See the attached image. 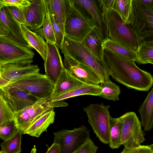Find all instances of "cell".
Instances as JSON below:
<instances>
[{"mask_svg": "<svg viewBox=\"0 0 153 153\" xmlns=\"http://www.w3.org/2000/svg\"><path fill=\"white\" fill-rule=\"evenodd\" d=\"M47 56L44 62L45 74L55 84L62 71L65 68L59 48L55 44L46 42Z\"/></svg>", "mask_w": 153, "mask_h": 153, "instance_id": "obj_17", "label": "cell"}, {"mask_svg": "<svg viewBox=\"0 0 153 153\" xmlns=\"http://www.w3.org/2000/svg\"><path fill=\"white\" fill-rule=\"evenodd\" d=\"M142 1L147 4H153V0H141Z\"/></svg>", "mask_w": 153, "mask_h": 153, "instance_id": "obj_42", "label": "cell"}, {"mask_svg": "<svg viewBox=\"0 0 153 153\" xmlns=\"http://www.w3.org/2000/svg\"><path fill=\"white\" fill-rule=\"evenodd\" d=\"M34 55L31 48L0 37V65L23 60H33Z\"/></svg>", "mask_w": 153, "mask_h": 153, "instance_id": "obj_13", "label": "cell"}, {"mask_svg": "<svg viewBox=\"0 0 153 153\" xmlns=\"http://www.w3.org/2000/svg\"><path fill=\"white\" fill-rule=\"evenodd\" d=\"M133 0H114L112 10L120 16L124 22L129 24L132 7Z\"/></svg>", "mask_w": 153, "mask_h": 153, "instance_id": "obj_29", "label": "cell"}, {"mask_svg": "<svg viewBox=\"0 0 153 153\" xmlns=\"http://www.w3.org/2000/svg\"><path fill=\"white\" fill-rule=\"evenodd\" d=\"M0 94L14 113L33 105L40 99L26 91L8 85L0 87Z\"/></svg>", "mask_w": 153, "mask_h": 153, "instance_id": "obj_15", "label": "cell"}, {"mask_svg": "<svg viewBox=\"0 0 153 153\" xmlns=\"http://www.w3.org/2000/svg\"><path fill=\"white\" fill-rule=\"evenodd\" d=\"M110 105L91 104L84 107V111L88 118V122L101 142L105 144L109 143V111Z\"/></svg>", "mask_w": 153, "mask_h": 153, "instance_id": "obj_8", "label": "cell"}, {"mask_svg": "<svg viewBox=\"0 0 153 153\" xmlns=\"http://www.w3.org/2000/svg\"><path fill=\"white\" fill-rule=\"evenodd\" d=\"M31 4L24 9L26 27L37 30L43 26L46 13L45 0H30Z\"/></svg>", "mask_w": 153, "mask_h": 153, "instance_id": "obj_18", "label": "cell"}, {"mask_svg": "<svg viewBox=\"0 0 153 153\" xmlns=\"http://www.w3.org/2000/svg\"><path fill=\"white\" fill-rule=\"evenodd\" d=\"M75 7L98 31L103 41L108 39L107 27L98 0H72Z\"/></svg>", "mask_w": 153, "mask_h": 153, "instance_id": "obj_11", "label": "cell"}, {"mask_svg": "<svg viewBox=\"0 0 153 153\" xmlns=\"http://www.w3.org/2000/svg\"><path fill=\"white\" fill-rule=\"evenodd\" d=\"M63 65L66 70L73 76L88 85H98L103 81L91 68L82 63L64 55Z\"/></svg>", "mask_w": 153, "mask_h": 153, "instance_id": "obj_16", "label": "cell"}, {"mask_svg": "<svg viewBox=\"0 0 153 153\" xmlns=\"http://www.w3.org/2000/svg\"><path fill=\"white\" fill-rule=\"evenodd\" d=\"M45 1L48 9L51 22L55 36L56 40L55 44L58 48L61 49L65 35L63 33L59 25L55 20L49 0H45Z\"/></svg>", "mask_w": 153, "mask_h": 153, "instance_id": "obj_33", "label": "cell"}, {"mask_svg": "<svg viewBox=\"0 0 153 153\" xmlns=\"http://www.w3.org/2000/svg\"><path fill=\"white\" fill-rule=\"evenodd\" d=\"M149 63H151L153 64V59L150 61Z\"/></svg>", "mask_w": 153, "mask_h": 153, "instance_id": "obj_44", "label": "cell"}, {"mask_svg": "<svg viewBox=\"0 0 153 153\" xmlns=\"http://www.w3.org/2000/svg\"><path fill=\"white\" fill-rule=\"evenodd\" d=\"M90 131L82 125L72 130L64 129L54 133V143L59 145L60 153H73L90 138Z\"/></svg>", "mask_w": 153, "mask_h": 153, "instance_id": "obj_9", "label": "cell"}, {"mask_svg": "<svg viewBox=\"0 0 153 153\" xmlns=\"http://www.w3.org/2000/svg\"><path fill=\"white\" fill-rule=\"evenodd\" d=\"M6 7L15 19L20 24L24 25L26 26L24 9H20L13 6Z\"/></svg>", "mask_w": 153, "mask_h": 153, "instance_id": "obj_38", "label": "cell"}, {"mask_svg": "<svg viewBox=\"0 0 153 153\" xmlns=\"http://www.w3.org/2000/svg\"><path fill=\"white\" fill-rule=\"evenodd\" d=\"M65 35L82 42L94 27L74 6L72 0H67L65 23Z\"/></svg>", "mask_w": 153, "mask_h": 153, "instance_id": "obj_6", "label": "cell"}, {"mask_svg": "<svg viewBox=\"0 0 153 153\" xmlns=\"http://www.w3.org/2000/svg\"><path fill=\"white\" fill-rule=\"evenodd\" d=\"M24 37L30 47L34 48L40 54L45 61L47 51L46 42L44 40L43 28L32 31L25 25L21 24Z\"/></svg>", "mask_w": 153, "mask_h": 153, "instance_id": "obj_19", "label": "cell"}, {"mask_svg": "<svg viewBox=\"0 0 153 153\" xmlns=\"http://www.w3.org/2000/svg\"><path fill=\"white\" fill-rule=\"evenodd\" d=\"M14 113L8 104L0 94V125L14 120Z\"/></svg>", "mask_w": 153, "mask_h": 153, "instance_id": "obj_32", "label": "cell"}, {"mask_svg": "<svg viewBox=\"0 0 153 153\" xmlns=\"http://www.w3.org/2000/svg\"><path fill=\"white\" fill-rule=\"evenodd\" d=\"M55 20L65 35V23L67 0H49Z\"/></svg>", "mask_w": 153, "mask_h": 153, "instance_id": "obj_26", "label": "cell"}, {"mask_svg": "<svg viewBox=\"0 0 153 153\" xmlns=\"http://www.w3.org/2000/svg\"><path fill=\"white\" fill-rule=\"evenodd\" d=\"M55 112L53 108L44 114L31 125L23 133L30 136L39 137L54 120Z\"/></svg>", "mask_w": 153, "mask_h": 153, "instance_id": "obj_23", "label": "cell"}, {"mask_svg": "<svg viewBox=\"0 0 153 153\" xmlns=\"http://www.w3.org/2000/svg\"><path fill=\"white\" fill-rule=\"evenodd\" d=\"M19 129L14 120L0 125V137L4 140H9L13 137Z\"/></svg>", "mask_w": 153, "mask_h": 153, "instance_id": "obj_34", "label": "cell"}, {"mask_svg": "<svg viewBox=\"0 0 153 153\" xmlns=\"http://www.w3.org/2000/svg\"><path fill=\"white\" fill-rule=\"evenodd\" d=\"M45 2L46 13L43 25V34L46 41L55 44L56 40L55 36L51 22L48 9L45 1Z\"/></svg>", "mask_w": 153, "mask_h": 153, "instance_id": "obj_35", "label": "cell"}, {"mask_svg": "<svg viewBox=\"0 0 153 153\" xmlns=\"http://www.w3.org/2000/svg\"><path fill=\"white\" fill-rule=\"evenodd\" d=\"M36 148L35 146H34L31 150L30 153H36Z\"/></svg>", "mask_w": 153, "mask_h": 153, "instance_id": "obj_43", "label": "cell"}, {"mask_svg": "<svg viewBox=\"0 0 153 153\" xmlns=\"http://www.w3.org/2000/svg\"><path fill=\"white\" fill-rule=\"evenodd\" d=\"M46 153H60V150L59 145L53 143L48 149Z\"/></svg>", "mask_w": 153, "mask_h": 153, "instance_id": "obj_41", "label": "cell"}, {"mask_svg": "<svg viewBox=\"0 0 153 153\" xmlns=\"http://www.w3.org/2000/svg\"><path fill=\"white\" fill-rule=\"evenodd\" d=\"M99 85L101 88L99 96L109 100L114 101L119 100L120 88L115 83L108 79L102 82Z\"/></svg>", "mask_w": 153, "mask_h": 153, "instance_id": "obj_27", "label": "cell"}, {"mask_svg": "<svg viewBox=\"0 0 153 153\" xmlns=\"http://www.w3.org/2000/svg\"><path fill=\"white\" fill-rule=\"evenodd\" d=\"M121 153H153V148L152 145L149 146L140 145L132 148H124Z\"/></svg>", "mask_w": 153, "mask_h": 153, "instance_id": "obj_39", "label": "cell"}, {"mask_svg": "<svg viewBox=\"0 0 153 153\" xmlns=\"http://www.w3.org/2000/svg\"><path fill=\"white\" fill-rule=\"evenodd\" d=\"M138 112L144 130L150 131L153 126V87L140 107Z\"/></svg>", "mask_w": 153, "mask_h": 153, "instance_id": "obj_22", "label": "cell"}, {"mask_svg": "<svg viewBox=\"0 0 153 153\" xmlns=\"http://www.w3.org/2000/svg\"><path fill=\"white\" fill-rule=\"evenodd\" d=\"M61 49L64 55L92 69L103 81L109 79L110 76L104 60L98 59L82 42L74 41L65 35Z\"/></svg>", "mask_w": 153, "mask_h": 153, "instance_id": "obj_3", "label": "cell"}, {"mask_svg": "<svg viewBox=\"0 0 153 153\" xmlns=\"http://www.w3.org/2000/svg\"><path fill=\"white\" fill-rule=\"evenodd\" d=\"M103 15L108 39L130 51L136 52L139 45L130 25L125 24L119 15L113 10L106 12Z\"/></svg>", "mask_w": 153, "mask_h": 153, "instance_id": "obj_4", "label": "cell"}, {"mask_svg": "<svg viewBox=\"0 0 153 153\" xmlns=\"http://www.w3.org/2000/svg\"><path fill=\"white\" fill-rule=\"evenodd\" d=\"M33 60L27 59L0 65V87L5 86L19 79L39 72L38 65L31 63Z\"/></svg>", "mask_w": 153, "mask_h": 153, "instance_id": "obj_12", "label": "cell"}, {"mask_svg": "<svg viewBox=\"0 0 153 153\" xmlns=\"http://www.w3.org/2000/svg\"><path fill=\"white\" fill-rule=\"evenodd\" d=\"M31 4L30 0H0V8L5 6H13L22 10Z\"/></svg>", "mask_w": 153, "mask_h": 153, "instance_id": "obj_36", "label": "cell"}, {"mask_svg": "<svg viewBox=\"0 0 153 153\" xmlns=\"http://www.w3.org/2000/svg\"><path fill=\"white\" fill-rule=\"evenodd\" d=\"M0 37L31 48L26 40L21 24L5 6L0 8Z\"/></svg>", "mask_w": 153, "mask_h": 153, "instance_id": "obj_14", "label": "cell"}, {"mask_svg": "<svg viewBox=\"0 0 153 153\" xmlns=\"http://www.w3.org/2000/svg\"><path fill=\"white\" fill-rule=\"evenodd\" d=\"M97 148L90 138L73 153H96Z\"/></svg>", "mask_w": 153, "mask_h": 153, "instance_id": "obj_37", "label": "cell"}, {"mask_svg": "<svg viewBox=\"0 0 153 153\" xmlns=\"http://www.w3.org/2000/svg\"><path fill=\"white\" fill-rule=\"evenodd\" d=\"M152 147H153V144H152Z\"/></svg>", "mask_w": 153, "mask_h": 153, "instance_id": "obj_46", "label": "cell"}, {"mask_svg": "<svg viewBox=\"0 0 153 153\" xmlns=\"http://www.w3.org/2000/svg\"></svg>", "mask_w": 153, "mask_h": 153, "instance_id": "obj_47", "label": "cell"}, {"mask_svg": "<svg viewBox=\"0 0 153 153\" xmlns=\"http://www.w3.org/2000/svg\"><path fill=\"white\" fill-rule=\"evenodd\" d=\"M50 97L40 99L33 105L14 113V121L22 133L46 113L54 107H67L68 103L64 100L52 101Z\"/></svg>", "mask_w": 153, "mask_h": 153, "instance_id": "obj_5", "label": "cell"}, {"mask_svg": "<svg viewBox=\"0 0 153 153\" xmlns=\"http://www.w3.org/2000/svg\"><path fill=\"white\" fill-rule=\"evenodd\" d=\"M122 121L121 144L124 148L140 146L145 140L141 123L135 113L128 112L120 117Z\"/></svg>", "mask_w": 153, "mask_h": 153, "instance_id": "obj_10", "label": "cell"}, {"mask_svg": "<svg viewBox=\"0 0 153 153\" xmlns=\"http://www.w3.org/2000/svg\"><path fill=\"white\" fill-rule=\"evenodd\" d=\"M135 34L139 45L153 43V4L133 0L129 24Z\"/></svg>", "mask_w": 153, "mask_h": 153, "instance_id": "obj_2", "label": "cell"}, {"mask_svg": "<svg viewBox=\"0 0 153 153\" xmlns=\"http://www.w3.org/2000/svg\"><path fill=\"white\" fill-rule=\"evenodd\" d=\"M0 153H3V152H2V151H0Z\"/></svg>", "mask_w": 153, "mask_h": 153, "instance_id": "obj_45", "label": "cell"}, {"mask_svg": "<svg viewBox=\"0 0 153 153\" xmlns=\"http://www.w3.org/2000/svg\"><path fill=\"white\" fill-rule=\"evenodd\" d=\"M7 85L26 91L39 99L50 97L54 88V84L48 76L39 72L23 77Z\"/></svg>", "mask_w": 153, "mask_h": 153, "instance_id": "obj_7", "label": "cell"}, {"mask_svg": "<svg viewBox=\"0 0 153 153\" xmlns=\"http://www.w3.org/2000/svg\"><path fill=\"white\" fill-rule=\"evenodd\" d=\"M22 132L19 129L16 134L10 139L1 143V151L3 153H20L22 151L21 142Z\"/></svg>", "mask_w": 153, "mask_h": 153, "instance_id": "obj_30", "label": "cell"}, {"mask_svg": "<svg viewBox=\"0 0 153 153\" xmlns=\"http://www.w3.org/2000/svg\"><path fill=\"white\" fill-rule=\"evenodd\" d=\"M136 62L140 64L149 63L153 59V43L140 44L136 52Z\"/></svg>", "mask_w": 153, "mask_h": 153, "instance_id": "obj_31", "label": "cell"}, {"mask_svg": "<svg viewBox=\"0 0 153 153\" xmlns=\"http://www.w3.org/2000/svg\"><path fill=\"white\" fill-rule=\"evenodd\" d=\"M102 37L94 28L85 37L82 42L84 46L98 59L103 61L104 49Z\"/></svg>", "mask_w": 153, "mask_h": 153, "instance_id": "obj_21", "label": "cell"}, {"mask_svg": "<svg viewBox=\"0 0 153 153\" xmlns=\"http://www.w3.org/2000/svg\"><path fill=\"white\" fill-rule=\"evenodd\" d=\"M122 124L120 117L118 118L110 117L109 144L112 149H117L121 145V138Z\"/></svg>", "mask_w": 153, "mask_h": 153, "instance_id": "obj_25", "label": "cell"}, {"mask_svg": "<svg viewBox=\"0 0 153 153\" xmlns=\"http://www.w3.org/2000/svg\"><path fill=\"white\" fill-rule=\"evenodd\" d=\"M102 45L104 49L136 61V52L130 51L113 41L108 39L103 41Z\"/></svg>", "mask_w": 153, "mask_h": 153, "instance_id": "obj_28", "label": "cell"}, {"mask_svg": "<svg viewBox=\"0 0 153 153\" xmlns=\"http://www.w3.org/2000/svg\"><path fill=\"white\" fill-rule=\"evenodd\" d=\"M101 88L98 85L86 84L58 96L49 99L52 101L64 100L79 96L89 95L99 96Z\"/></svg>", "mask_w": 153, "mask_h": 153, "instance_id": "obj_24", "label": "cell"}, {"mask_svg": "<svg viewBox=\"0 0 153 153\" xmlns=\"http://www.w3.org/2000/svg\"><path fill=\"white\" fill-rule=\"evenodd\" d=\"M100 7L103 13L112 10L114 0H98Z\"/></svg>", "mask_w": 153, "mask_h": 153, "instance_id": "obj_40", "label": "cell"}, {"mask_svg": "<svg viewBox=\"0 0 153 153\" xmlns=\"http://www.w3.org/2000/svg\"><path fill=\"white\" fill-rule=\"evenodd\" d=\"M103 60L109 76L119 83L141 91H148L152 86V75L137 67L134 60L105 49Z\"/></svg>", "mask_w": 153, "mask_h": 153, "instance_id": "obj_1", "label": "cell"}, {"mask_svg": "<svg viewBox=\"0 0 153 153\" xmlns=\"http://www.w3.org/2000/svg\"><path fill=\"white\" fill-rule=\"evenodd\" d=\"M86 84L71 75L65 68L62 72L56 83L50 99L66 93Z\"/></svg>", "mask_w": 153, "mask_h": 153, "instance_id": "obj_20", "label": "cell"}]
</instances>
